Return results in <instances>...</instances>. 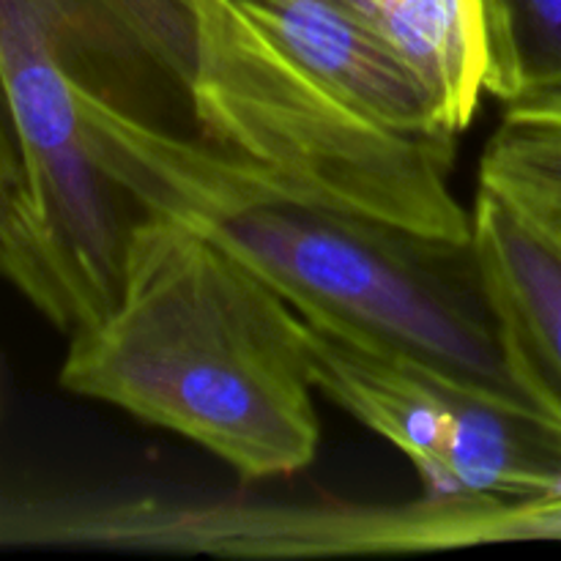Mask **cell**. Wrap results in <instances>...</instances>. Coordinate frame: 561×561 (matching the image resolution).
Here are the masks:
<instances>
[{"label": "cell", "mask_w": 561, "mask_h": 561, "mask_svg": "<svg viewBox=\"0 0 561 561\" xmlns=\"http://www.w3.org/2000/svg\"><path fill=\"white\" fill-rule=\"evenodd\" d=\"M77 93L93 159L140 211L206 236L307 321L535 409L504 365L469 244L323 201L206 137L142 118L85 77Z\"/></svg>", "instance_id": "obj_1"}, {"label": "cell", "mask_w": 561, "mask_h": 561, "mask_svg": "<svg viewBox=\"0 0 561 561\" xmlns=\"http://www.w3.org/2000/svg\"><path fill=\"white\" fill-rule=\"evenodd\" d=\"M60 387L197 444L247 480L321 447L301 316L197 230L140 211L110 310L71 332Z\"/></svg>", "instance_id": "obj_2"}, {"label": "cell", "mask_w": 561, "mask_h": 561, "mask_svg": "<svg viewBox=\"0 0 561 561\" xmlns=\"http://www.w3.org/2000/svg\"><path fill=\"white\" fill-rule=\"evenodd\" d=\"M184 93L206 140L337 206L469 244L453 192L455 137L394 129L312 75L236 0H186Z\"/></svg>", "instance_id": "obj_3"}, {"label": "cell", "mask_w": 561, "mask_h": 561, "mask_svg": "<svg viewBox=\"0 0 561 561\" xmlns=\"http://www.w3.org/2000/svg\"><path fill=\"white\" fill-rule=\"evenodd\" d=\"M80 77L85 53L64 0H0V115L20 164L0 277L69 334L115 301L129 225L88 148Z\"/></svg>", "instance_id": "obj_4"}, {"label": "cell", "mask_w": 561, "mask_h": 561, "mask_svg": "<svg viewBox=\"0 0 561 561\" xmlns=\"http://www.w3.org/2000/svg\"><path fill=\"white\" fill-rule=\"evenodd\" d=\"M318 392L392 444L427 499L535 502L561 493V427L444 367L301 318Z\"/></svg>", "instance_id": "obj_5"}, {"label": "cell", "mask_w": 561, "mask_h": 561, "mask_svg": "<svg viewBox=\"0 0 561 561\" xmlns=\"http://www.w3.org/2000/svg\"><path fill=\"white\" fill-rule=\"evenodd\" d=\"M47 537L118 548L214 551L239 557H343L383 553L389 507L244 502H104L58 518Z\"/></svg>", "instance_id": "obj_6"}, {"label": "cell", "mask_w": 561, "mask_h": 561, "mask_svg": "<svg viewBox=\"0 0 561 561\" xmlns=\"http://www.w3.org/2000/svg\"><path fill=\"white\" fill-rule=\"evenodd\" d=\"M469 247L510 376L561 427V255L485 186L471 206Z\"/></svg>", "instance_id": "obj_7"}, {"label": "cell", "mask_w": 561, "mask_h": 561, "mask_svg": "<svg viewBox=\"0 0 561 561\" xmlns=\"http://www.w3.org/2000/svg\"><path fill=\"white\" fill-rule=\"evenodd\" d=\"M305 69L394 129L453 135L431 91L345 0H236ZM458 137V135H453Z\"/></svg>", "instance_id": "obj_8"}, {"label": "cell", "mask_w": 561, "mask_h": 561, "mask_svg": "<svg viewBox=\"0 0 561 561\" xmlns=\"http://www.w3.org/2000/svg\"><path fill=\"white\" fill-rule=\"evenodd\" d=\"M431 91L444 129L460 135L485 93V0H345Z\"/></svg>", "instance_id": "obj_9"}, {"label": "cell", "mask_w": 561, "mask_h": 561, "mask_svg": "<svg viewBox=\"0 0 561 561\" xmlns=\"http://www.w3.org/2000/svg\"><path fill=\"white\" fill-rule=\"evenodd\" d=\"M480 159V184L561 255V88L502 104Z\"/></svg>", "instance_id": "obj_10"}, {"label": "cell", "mask_w": 561, "mask_h": 561, "mask_svg": "<svg viewBox=\"0 0 561 561\" xmlns=\"http://www.w3.org/2000/svg\"><path fill=\"white\" fill-rule=\"evenodd\" d=\"M485 93L513 102L561 88V0H485Z\"/></svg>", "instance_id": "obj_11"}, {"label": "cell", "mask_w": 561, "mask_h": 561, "mask_svg": "<svg viewBox=\"0 0 561 561\" xmlns=\"http://www.w3.org/2000/svg\"><path fill=\"white\" fill-rule=\"evenodd\" d=\"M504 542L559 540L561 542V493L559 496L515 502L502 515Z\"/></svg>", "instance_id": "obj_12"}, {"label": "cell", "mask_w": 561, "mask_h": 561, "mask_svg": "<svg viewBox=\"0 0 561 561\" xmlns=\"http://www.w3.org/2000/svg\"><path fill=\"white\" fill-rule=\"evenodd\" d=\"M16 190H20V164H16L14 142H11L9 129L0 115V236L9 225L11 211H14Z\"/></svg>", "instance_id": "obj_13"}]
</instances>
